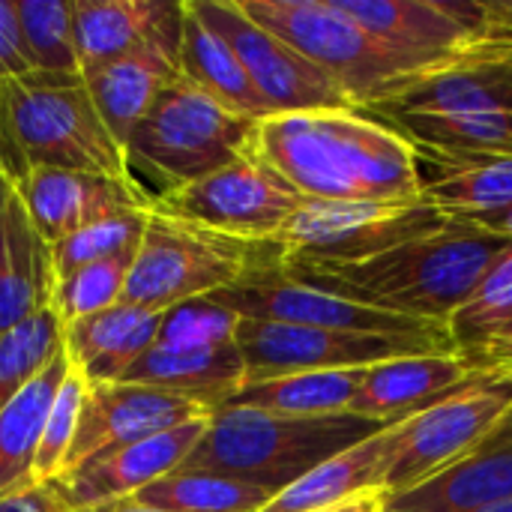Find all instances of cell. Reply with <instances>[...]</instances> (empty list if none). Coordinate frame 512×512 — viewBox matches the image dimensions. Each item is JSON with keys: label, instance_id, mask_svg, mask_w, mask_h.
<instances>
[{"label": "cell", "instance_id": "6da1fadb", "mask_svg": "<svg viewBox=\"0 0 512 512\" xmlns=\"http://www.w3.org/2000/svg\"><path fill=\"white\" fill-rule=\"evenodd\" d=\"M249 153L303 198L345 204L423 201L414 147L360 108L270 114L255 123Z\"/></svg>", "mask_w": 512, "mask_h": 512}, {"label": "cell", "instance_id": "7a4b0ae2", "mask_svg": "<svg viewBox=\"0 0 512 512\" xmlns=\"http://www.w3.org/2000/svg\"><path fill=\"white\" fill-rule=\"evenodd\" d=\"M512 249L471 222H450L444 231L402 243L357 264H285L282 270L312 288L372 306L381 312L450 327L453 315L477 294L489 270Z\"/></svg>", "mask_w": 512, "mask_h": 512}, {"label": "cell", "instance_id": "3957f363", "mask_svg": "<svg viewBox=\"0 0 512 512\" xmlns=\"http://www.w3.org/2000/svg\"><path fill=\"white\" fill-rule=\"evenodd\" d=\"M0 162L12 186L42 168L132 174L81 75L0 81Z\"/></svg>", "mask_w": 512, "mask_h": 512}, {"label": "cell", "instance_id": "277c9868", "mask_svg": "<svg viewBox=\"0 0 512 512\" xmlns=\"http://www.w3.org/2000/svg\"><path fill=\"white\" fill-rule=\"evenodd\" d=\"M378 429L384 426L354 414L279 417L225 405L213 411L204 438L177 471L222 474L279 495L327 459L372 438Z\"/></svg>", "mask_w": 512, "mask_h": 512}, {"label": "cell", "instance_id": "5b68a950", "mask_svg": "<svg viewBox=\"0 0 512 512\" xmlns=\"http://www.w3.org/2000/svg\"><path fill=\"white\" fill-rule=\"evenodd\" d=\"M255 123L180 75L126 138L129 171L162 198L246 156Z\"/></svg>", "mask_w": 512, "mask_h": 512}, {"label": "cell", "instance_id": "8992f818", "mask_svg": "<svg viewBox=\"0 0 512 512\" xmlns=\"http://www.w3.org/2000/svg\"><path fill=\"white\" fill-rule=\"evenodd\" d=\"M279 261V243L228 237L153 204L129 270L123 303L150 312H168L186 300L231 288Z\"/></svg>", "mask_w": 512, "mask_h": 512}, {"label": "cell", "instance_id": "52a82bcc", "mask_svg": "<svg viewBox=\"0 0 512 512\" xmlns=\"http://www.w3.org/2000/svg\"><path fill=\"white\" fill-rule=\"evenodd\" d=\"M240 9L330 75L366 111L411 75L441 63L399 51L360 27L336 0H237Z\"/></svg>", "mask_w": 512, "mask_h": 512}, {"label": "cell", "instance_id": "ba28073f", "mask_svg": "<svg viewBox=\"0 0 512 512\" xmlns=\"http://www.w3.org/2000/svg\"><path fill=\"white\" fill-rule=\"evenodd\" d=\"M512 414V372H477L393 429L381 492H408L474 453Z\"/></svg>", "mask_w": 512, "mask_h": 512}, {"label": "cell", "instance_id": "9c48e42d", "mask_svg": "<svg viewBox=\"0 0 512 512\" xmlns=\"http://www.w3.org/2000/svg\"><path fill=\"white\" fill-rule=\"evenodd\" d=\"M234 342L246 366V384H264L273 378L306 375V372L372 369L390 360L420 357V354H459L456 342H435L417 336L342 333V330H318V327H297V324L255 321V318H240Z\"/></svg>", "mask_w": 512, "mask_h": 512}, {"label": "cell", "instance_id": "30bf717a", "mask_svg": "<svg viewBox=\"0 0 512 512\" xmlns=\"http://www.w3.org/2000/svg\"><path fill=\"white\" fill-rule=\"evenodd\" d=\"M453 219L426 201L345 204L306 198L279 237L285 264H357L402 243L438 234Z\"/></svg>", "mask_w": 512, "mask_h": 512}, {"label": "cell", "instance_id": "8fae6325", "mask_svg": "<svg viewBox=\"0 0 512 512\" xmlns=\"http://www.w3.org/2000/svg\"><path fill=\"white\" fill-rule=\"evenodd\" d=\"M303 201L306 198L285 177L246 153L237 162L156 198V207L228 237L279 243Z\"/></svg>", "mask_w": 512, "mask_h": 512}, {"label": "cell", "instance_id": "7c38bea8", "mask_svg": "<svg viewBox=\"0 0 512 512\" xmlns=\"http://www.w3.org/2000/svg\"><path fill=\"white\" fill-rule=\"evenodd\" d=\"M210 297L216 303L228 306L231 312H237L240 318H255V321H279V324L342 330V333H369V336H417V339L453 342L450 327L381 312V309L336 297L330 291L312 288V285L288 276L282 270V261L273 267H264Z\"/></svg>", "mask_w": 512, "mask_h": 512}, {"label": "cell", "instance_id": "4fadbf2b", "mask_svg": "<svg viewBox=\"0 0 512 512\" xmlns=\"http://www.w3.org/2000/svg\"><path fill=\"white\" fill-rule=\"evenodd\" d=\"M192 12L213 27L240 57L252 84L273 114L354 108L348 93L315 63L297 54L276 33L255 24L237 0H186Z\"/></svg>", "mask_w": 512, "mask_h": 512}, {"label": "cell", "instance_id": "5bb4252c", "mask_svg": "<svg viewBox=\"0 0 512 512\" xmlns=\"http://www.w3.org/2000/svg\"><path fill=\"white\" fill-rule=\"evenodd\" d=\"M213 411L195 399L132 381H111V384H87L84 381V402L78 417L75 444L66 459V471L84 465L93 456L108 450H120L153 435L171 432L192 420H207Z\"/></svg>", "mask_w": 512, "mask_h": 512}, {"label": "cell", "instance_id": "9a60e30c", "mask_svg": "<svg viewBox=\"0 0 512 512\" xmlns=\"http://www.w3.org/2000/svg\"><path fill=\"white\" fill-rule=\"evenodd\" d=\"M372 114H512V45H474L399 87Z\"/></svg>", "mask_w": 512, "mask_h": 512}, {"label": "cell", "instance_id": "2e32d148", "mask_svg": "<svg viewBox=\"0 0 512 512\" xmlns=\"http://www.w3.org/2000/svg\"><path fill=\"white\" fill-rule=\"evenodd\" d=\"M30 225L45 246L120 213L153 210V192L135 174H87L42 168L15 183Z\"/></svg>", "mask_w": 512, "mask_h": 512}, {"label": "cell", "instance_id": "e0dca14e", "mask_svg": "<svg viewBox=\"0 0 512 512\" xmlns=\"http://www.w3.org/2000/svg\"><path fill=\"white\" fill-rule=\"evenodd\" d=\"M210 417L192 420L186 426L153 435L147 441L93 456L84 465L63 474L51 489L60 495V501L69 512H87L117 504V501H129L141 489L174 474L189 459V453L204 438Z\"/></svg>", "mask_w": 512, "mask_h": 512}, {"label": "cell", "instance_id": "ac0fdd59", "mask_svg": "<svg viewBox=\"0 0 512 512\" xmlns=\"http://www.w3.org/2000/svg\"><path fill=\"white\" fill-rule=\"evenodd\" d=\"M360 27L381 42L447 60L477 45L474 0H336Z\"/></svg>", "mask_w": 512, "mask_h": 512}, {"label": "cell", "instance_id": "d6986e66", "mask_svg": "<svg viewBox=\"0 0 512 512\" xmlns=\"http://www.w3.org/2000/svg\"><path fill=\"white\" fill-rule=\"evenodd\" d=\"M81 75L150 45L180 51L183 0H75Z\"/></svg>", "mask_w": 512, "mask_h": 512}, {"label": "cell", "instance_id": "ffe728a7", "mask_svg": "<svg viewBox=\"0 0 512 512\" xmlns=\"http://www.w3.org/2000/svg\"><path fill=\"white\" fill-rule=\"evenodd\" d=\"M512 498V414L465 459L432 480L387 495L384 512H480Z\"/></svg>", "mask_w": 512, "mask_h": 512}, {"label": "cell", "instance_id": "44dd1931", "mask_svg": "<svg viewBox=\"0 0 512 512\" xmlns=\"http://www.w3.org/2000/svg\"><path fill=\"white\" fill-rule=\"evenodd\" d=\"M477 372L462 354H420L366 369L351 414L378 426H396L441 402Z\"/></svg>", "mask_w": 512, "mask_h": 512}, {"label": "cell", "instance_id": "7402d4cb", "mask_svg": "<svg viewBox=\"0 0 512 512\" xmlns=\"http://www.w3.org/2000/svg\"><path fill=\"white\" fill-rule=\"evenodd\" d=\"M165 312L117 303L63 327V354L87 384L123 381L132 363L159 339Z\"/></svg>", "mask_w": 512, "mask_h": 512}, {"label": "cell", "instance_id": "603a6c76", "mask_svg": "<svg viewBox=\"0 0 512 512\" xmlns=\"http://www.w3.org/2000/svg\"><path fill=\"white\" fill-rule=\"evenodd\" d=\"M81 78L105 126L123 147L132 129L147 117L153 102L162 96V90L180 78V51L150 45L114 63L90 69Z\"/></svg>", "mask_w": 512, "mask_h": 512}, {"label": "cell", "instance_id": "cb8c5ba5", "mask_svg": "<svg viewBox=\"0 0 512 512\" xmlns=\"http://www.w3.org/2000/svg\"><path fill=\"white\" fill-rule=\"evenodd\" d=\"M123 381L150 384L219 411L246 384V366L237 342L219 348H174L156 342L132 363Z\"/></svg>", "mask_w": 512, "mask_h": 512}, {"label": "cell", "instance_id": "d4e9b609", "mask_svg": "<svg viewBox=\"0 0 512 512\" xmlns=\"http://www.w3.org/2000/svg\"><path fill=\"white\" fill-rule=\"evenodd\" d=\"M423 201L456 222H483L512 207V156L450 159L417 153Z\"/></svg>", "mask_w": 512, "mask_h": 512}, {"label": "cell", "instance_id": "484cf974", "mask_svg": "<svg viewBox=\"0 0 512 512\" xmlns=\"http://www.w3.org/2000/svg\"><path fill=\"white\" fill-rule=\"evenodd\" d=\"M51 285L48 246L12 186L0 207V336L51 306Z\"/></svg>", "mask_w": 512, "mask_h": 512}, {"label": "cell", "instance_id": "4316f807", "mask_svg": "<svg viewBox=\"0 0 512 512\" xmlns=\"http://www.w3.org/2000/svg\"><path fill=\"white\" fill-rule=\"evenodd\" d=\"M396 426H384L372 438L327 459L294 486L273 495V501L261 512H327L360 495L381 492V474Z\"/></svg>", "mask_w": 512, "mask_h": 512}, {"label": "cell", "instance_id": "83f0119b", "mask_svg": "<svg viewBox=\"0 0 512 512\" xmlns=\"http://www.w3.org/2000/svg\"><path fill=\"white\" fill-rule=\"evenodd\" d=\"M180 75L240 117L264 120L273 114L264 96L258 93V87L252 84L249 72L243 69L240 57L234 54V48L213 27H207L186 0H183Z\"/></svg>", "mask_w": 512, "mask_h": 512}, {"label": "cell", "instance_id": "f1b7e54d", "mask_svg": "<svg viewBox=\"0 0 512 512\" xmlns=\"http://www.w3.org/2000/svg\"><path fill=\"white\" fill-rule=\"evenodd\" d=\"M66 375H69V360L66 354H60L0 411V501L36 486L33 465H36L42 429Z\"/></svg>", "mask_w": 512, "mask_h": 512}, {"label": "cell", "instance_id": "f546056e", "mask_svg": "<svg viewBox=\"0 0 512 512\" xmlns=\"http://www.w3.org/2000/svg\"><path fill=\"white\" fill-rule=\"evenodd\" d=\"M372 114V111H369ZM417 153L477 159L512 156V114H375Z\"/></svg>", "mask_w": 512, "mask_h": 512}, {"label": "cell", "instance_id": "4dcf8cb0", "mask_svg": "<svg viewBox=\"0 0 512 512\" xmlns=\"http://www.w3.org/2000/svg\"><path fill=\"white\" fill-rule=\"evenodd\" d=\"M363 375L366 369L306 372V375L273 378L264 384L240 387L228 399V405L255 408V411H267L279 417H339V414H351V402L360 390Z\"/></svg>", "mask_w": 512, "mask_h": 512}, {"label": "cell", "instance_id": "1f68e13d", "mask_svg": "<svg viewBox=\"0 0 512 512\" xmlns=\"http://www.w3.org/2000/svg\"><path fill=\"white\" fill-rule=\"evenodd\" d=\"M129 501L165 512H261L273 495L222 474L174 471Z\"/></svg>", "mask_w": 512, "mask_h": 512}, {"label": "cell", "instance_id": "d6a6232c", "mask_svg": "<svg viewBox=\"0 0 512 512\" xmlns=\"http://www.w3.org/2000/svg\"><path fill=\"white\" fill-rule=\"evenodd\" d=\"M33 72L81 75L75 39V0H15Z\"/></svg>", "mask_w": 512, "mask_h": 512}, {"label": "cell", "instance_id": "836d02e7", "mask_svg": "<svg viewBox=\"0 0 512 512\" xmlns=\"http://www.w3.org/2000/svg\"><path fill=\"white\" fill-rule=\"evenodd\" d=\"M63 354V327L51 306L0 336V411Z\"/></svg>", "mask_w": 512, "mask_h": 512}, {"label": "cell", "instance_id": "e575fe53", "mask_svg": "<svg viewBox=\"0 0 512 512\" xmlns=\"http://www.w3.org/2000/svg\"><path fill=\"white\" fill-rule=\"evenodd\" d=\"M132 255L105 258L96 264H87L81 270H72L51 285V309L60 321V327H69L81 318H90L96 312H105L117 303H123Z\"/></svg>", "mask_w": 512, "mask_h": 512}, {"label": "cell", "instance_id": "d590c367", "mask_svg": "<svg viewBox=\"0 0 512 512\" xmlns=\"http://www.w3.org/2000/svg\"><path fill=\"white\" fill-rule=\"evenodd\" d=\"M150 210L138 213H120L111 219H102L96 225H87L66 240L48 246V261H51V276L60 279L72 270H81L87 264L117 258V255H132L141 246L144 228H147Z\"/></svg>", "mask_w": 512, "mask_h": 512}, {"label": "cell", "instance_id": "8d00e7d4", "mask_svg": "<svg viewBox=\"0 0 512 512\" xmlns=\"http://www.w3.org/2000/svg\"><path fill=\"white\" fill-rule=\"evenodd\" d=\"M507 321H512V249L489 270L477 294L453 315L450 336L459 354H465L483 345Z\"/></svg>", "mask_w": 512, "mask_h": 512}, {"label": "cell", "instance_id": "74e56055", "mask_svg": "<svg viewBox=\"0 0 512 512\" xmlns=\"http://www.w3.org/2000/svg\"><path fill=\"white\" fill-rule=\"evenodd\" d=\"M81 402H84V378L69 366V375L60 384L57 399L48 411L45 429H42L39 453H36V465H33L36 486H54L63 477L66 459H69V450H72L75 432H78Z\"/></svg>", "mask_w": 512, "mask_h": 512}, {"label": "cell", "instance_id": "f35d334b", "mask_svg": "<svg viewBox=\"0 0 512 512\" xmlns=\"http://www.w3.org/2000/svg\"><path fill=\"white\" fill-rule=\"evenodd\" d=\"M237 327H240L237 312L216 303L213 297H195L162 315L156 342L174 348H219L234 342Z\"/></svg>", "mask_w": 512, "mask_h": 512}, {"label": "cell", "instance_id": "ab89813d", "mask_svg": "<svg viewBox=\"0 0 512 512\" xmlns=\"http://www.w3.org/2000/svg\"><path fill=\"white\" fill-rule=\"evenodd\" d=\"M33 72L24 36H21V21H18V3L15 0H0V81L6 78H24Z\"/></svg>", "mask_w": 512, "mask_h": 512}, {"label": "cell", "instance_id": "60d3db41", "mask_svg": "<svg viewBox=\"0 0 512 512\" xmlns=\"http://www.w3.org/2000/svg\"><path fill=\"white\" fill-rule=\"evenodd\" d=\"M477 45H512V0H474Z\"/></svg>", "mask_w": 512, "mask_h": 512}, {"label": "cell", "instance_id": "b9f144b4", "mask_svg": "<svg viewBox=\"0 0 512 512\" xmlns=\"http://www.w3.org/2000/svg\"><path fill=\"white\" fill-rule=\"evenodd\" d=\"M462 357L474 372H512V321Z\"/></svg>", "mask_w": 512, "mask_h": 512}, {"label": "cell", "instance_id": "7bdbcfd3", "mask_svg": "<svg viewBox=\"0 0 512 512\" xmlns=\"http://www.w3.org/2000/svg\"><path fill=\"white\" fill-rule=\"evenodd\" d=\"M0 512H69L60 495L51 486H30L6 501H0Z\"/></svg>", "mask_w": 512, "mask_h": 512}, {"label": "cell", "instance_id": "ee69618b", "mask_svg": "<svg viewBox=\"0 0 512 512\" xmlns=\"http://www.w3.org/2000/svg\"><path fill=\"white\" fill-rule=\"evenodd\" d=\"M384 501H387L384 492H369V495H360V498H354V501H348L342 507H333V510L327 512H384Z\"/></svg>", "mask_w": 512, "mask_h": 512}, {"label": "cell", "instance_id": "f6af8a7d", "mask_svg": "<svg viewBox=\"0 0 512 512\" xmlns=\"http://www.w3.org/2000/svg\"><path fill=\"white\" fill-rule=\"evenodd\" d=\"M477 228H486V231H492V234H498V237L512 240V207L495 213V216H489V219H483V222H477Z\"/></svg>", "mask_w": 512, "mask_h": 512}, {"label": "cell", "instance_id": "bcb514c9", "mask_svg": "<svg viewBox=\"0 0 512 512\" xmlns=\"http://www.w3.org/2000/svg\"><path fill=\"white\" fill-rule=\"evenodd\" d=\"M87 512H165V510H153V507H144V504H135V501H117V504L96 507V510H87Z\"/></svg>", "mask_w": 512, "mask_h": 512}, {"label": "cell", "instance_id": "7dc6e473", "mask_svg": "<svg viewBox=\"0 0 512 512\" xmlns=\"http://www.w3.org/2000/svg\"><path fill=\"white\" fill-rule=\"evenodd\" d=\"M9 189H12V183H9V177H6V171H3V162H0V207H3V201H6V195H9Z\"/></svg>", "mask_w": 512, "mask_h": 512}, {"label": "cell", "instance_id": "c3c4849f", "mask_svg": "<svg viewBox=\"0 0 512 512\" xmlns=\"http://www.w3.org/2000/svg\"><path fill=\"white\" fill-rule=\"evenodd\" d=\"M480 512H512V498L510 501H504V504H495V507H489V510H480Z\"/></svg>", "mask_w": 512, "mask_h": 512}]
</instances>
